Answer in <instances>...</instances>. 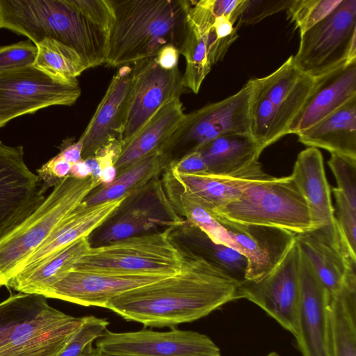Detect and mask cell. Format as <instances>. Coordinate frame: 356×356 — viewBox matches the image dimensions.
I'll return each instance as SVG.
<instances>
[{
    "instance_id": "cell-1",
    "label": "cell",
    "mask_w": 356,
    "mask_h": 356,
    "mask_svg": "<svg viewBox=\"0 0 356 356\" xmlns=\"http://www.w3.org/2000/svg\"><path fill=\"white\" fill-rule=\"evenodd\" d=\"M238 285L191 251L177 273L124 292L111 298L105 308L146 327H174L239 299Z\"/></svg>"
},
{
    "instance_id": "cell-2",
    "label": "cell",
    "mask_w": 356,
    "mask_h": 356,
    "mask_svg": "<svg viewBox=\"0 0 356 356\" xmlns=\"http://www.w3.org/2000/svg\"><path fill=\"white\" fill-rule=\"evenodd\" d=\"M113 21L110 0H0V29L35 45L47 38L59 41L88 69L105 63Z\"/></svg>"
},
{
    "instance_id": "cell-3",
    "label": "cell",
    "mask_w": 356,
    "mask_h": 356,
    "mask_svg": "<svg viewBox=\"0 0 356 356\" xmlns=\"http://www.w3.org/2000/svg\"><path fill=\"white\" fill-rule=\"evenodd\" d=\"M113 21L104 65L117 67L154 57L168 44L179 49L187 0H110Z\"/></svg>"
},
{
    "instance_id": "cell-4",
    "label": "cell",
    "mask_w": 356,
    "mask_h": 356,
    "mask_svg": "<svg viewBox=\"0 0 356 356\" xmlns=\"http://www.w3.org/2000/svg\"><path fill=\"white\" fill-rule=\"evenodd\" d=\"M99 179L66 177L26 219L0 236V288L7 287L32 254L97 188Z\"/></svg>"
},
{
    "instance_id": "cell-5",
    "label": "cell",
    "mask_w": 356,
    "mask_h": 356,
    "mask_svg": "<svg viewBox=\"0 0 356 356\" xmlns=\"http://www.w3.org/2000/svg\"><path fill=\"white\" fill-rule=\"evenodd\" d=\"M315 81L295 66L292 56L266 76L250 79V134L262 150L288 134Z\"/></svg>"
},
{
    "instance_id": "cell-6",
    "label": "cell",
    "mask_w": 356,
    "mask_h": 356,
    "mask_svg": "<svg viewBox=\"0 0 356 356\" xmlns=\"http://www.w3.org/2000/svg\"><path fill=\"white\" fill-rule=\"evenodd\" d=\"M232 222L277 227L295 234L312 229L309 207L292 175L248 187L235 200L211 213Z\"/></svg>"
},
{
    "instance_id": "cell-7",
    "label": "cell",
    "mask_w": 356,
    "mask_h": 356,
    "mask_svg": "<svg viewBox=\"0 0 356 356\" xmlns=\"http://www.w3.org/2000/svg\"><path fill=\"white\" fill-rule=\"evenodd\" d=\"M173 227L162 232L134 236L92 247L74 268L131 273L172 275L177 273L190 252L173 241Z\"/></svg>"
},
{
    "instance_id": "cell-8",
    "label": "cell",
    "mask_w": 356,
    "mask_h": 356,
    "mask_svg": "<svg viewBox=\"0 0 356 356\" xmlns=\"http://www.w3.org/2000/svg\"><path fill=\"white\" fill-rule=\"evenodd\" d=\"M250 80L236 93L186 113L165 143L161 155L170 163L229 134H250Z\"/></svg>"
},
{
    "instance_id": "cell-9",
    "label": "cell",
    "mask_w": 356,
    "mask_h": 356,
    "mask_svg": "<svg viewBox=\"0 0 356 356\" xmlns=\"http://www.w3.org/2000/svg\"><path fill=\"white\" fill-rule=\"evenodd\" d=\"M295 66L316 79L356 60V0H341L323 20L300 34Z\"/></svg>"
},
{
    "instance_id": "cell-10",
    "label": "cell",
    "mask_w": 356,
    "mask_h": 356,
    "mask_svg": "<svg viewBox=\"0 0 356 356\" xmlns=\"http://www.w3.org/2000/svg\"><path fill=\"white\" fill-rule=\"evenodd\" d=\"M81 93L77 79H65L34 65L0 73V128L11 120L52 106H71Z\"/></svg>"
},
{
    "instance_id": "cell-11",
    "label": "cell",
    "mask_w": 356,
    "mask_h": 356,
    "mask_svg": "<svg viewBox=\"0 0 356 356\" xmlns=\"http://www.w3.org/2000/svg\"><path fill=\"white\" fill-rule=\"evenodd\" d=\"M95 345L102 356H220V349L207 335L175 328L167 332L106 330Z\"/></svg>"
},
{
    "instance_id": "cell-12",
    "label": "cell",
    "mask_w": 356,
    "mask_h": 356,
    "mask_svg": "<svg viewBox=\"0 0 356 356\" xmlns=\"http://www.w3.org/2000/svg\"><path fill=\"white\" fill-rule=\"evenodd\" d=\"M300 261V250L295 242L270 274L257 282L245 280L238 287L239 299L258 305L295 338L299 333Z\"/></svg>"
},
{
    "instance_id": "cell-13",
    "label": "cell",
    "mask_w": 356,
    "mask_h": 356,
    "mask_svg": "<svg viewBox=\"0 0 356 356\" xmlns=\"http://www.w3.org/2000/svg\"><path fill=\"white\" fill-rule=\"evenodd\" d=\"M83 320L52 307L44 298L0 343V356H59Z\"/></svg>"
},
{
    "instance_id": "cell-14",
    "label": "cell",
    "mask_w": 356,
    "mask_h": 356,
    "mask_svg": "<svg viewBox=\"0 0 356 356\" xmlns=\"http://www.w3.org/2000/svg\"><path fill=\"white\" fill-rule=\"evenodd\" d=\"M178 67L161 68L155 57L134 63L131 88L122 145L134 136L168 101L189 92Z\"/></svg>"
},
{
    "instance_id": "cell-15",
    "label": "cell",
    "mask_w": 356,
    "mask_h": 356,
    "mask_svg": "<svg viewBox=\"0 0 356 356\" xmlns=\"http://www.w3.org/2000/svg\"><path fill=\"white\" fill-rule=\"evenodd\" d=\"M38 176L29 168L23 146L0 140V236L19 224L45 200Z\"/></svg>"
},
{
    "instance_id": "cell-16",
    "label": "cell",
    "mask_w": 356,
    "mask_h": 356,
    "mask_svg": "<svg viewBox=\"0 0 356 356\" xmlns=\"http://www.w3.org/2000/svg\"><path fill=\"white\" fill-rule=\"evenodd\" d=\"M168 276L170 275L73 268L62 280L49 287L40 296L85 307L105 308L111 298Z\"/></svg>"
},
{
    "instance_id": "cell-17",
    "label": "cell",
    "mask_w": 356,
    "mask_h": 356,
    "mask_svg": "<svg viewBox=\"0 0 356 356\" xmlns=\"http://www.w3.org/2000/svg\"><path fill=\"white\" fill-rule=\"evenodd\" d=\"M215 218L228 232L233 248L246 258L247 281L257 282L270 274L295 243L296 234L285 229Z\"/></svg>"
},
{
    "instance_id": "cell-18",
    "label": "cell",
    "mask_w": 356,
    "mask_h": 356,
    "mask_svg": "<svg viewBox=\"0 0 356 356\" xmlns=\"http://www.w3.org/2000/svg\"><path fill=\"white\" fill-rule=\"evenodd\" d=\"M295 242L329 296L338 293L348 273L356 268V255L350 250L336 221L296 234Z\"/></svg>"
},
{
    "instance_id": "cell-19",
    "label": "cell",
    "mask_w": 356,
    "mask_h": 356,
    "mask_svg": "<svg viewBox=\"0 0 356 356\" xmlns=\"http://www.w3.org/2000/svg\"><path fill=\"white\" fill-rule=\"evenodd\" d=\"M165 173L181 192L209 213L237 199L251 184L270 177L259 161L230 175L207 172L184 174L176 172L169 165Z\"/></svg>"
},
{
    "instance_id": "cell-20",
    "label": "cell",
    "mask_w": 356,
    "mask_h": 356,
    "mask_svg": "<svg viewBox=\"0 0 356 356\" xmlns=\"http://www.w3.org/2000/svg\"><path fill=\"white\" fill-rule=\"evenodd\" d=\"M132 67L121 66L112 77L107 90L80 137L82 159L93 156L115 140L122 142L127 118Z\"/></svg>"
},
{
    "instance_id": "cell-21",
    "label": "cell",
    "mask_w": 356,
    "mask_h": 356,
    "mask_svg": "<svg viewBox=\"0 0 356 356\" xmlns=\"http://www.w3.org/2000/svg\"><path fill=\"white\" fill-rule=\"evenodd\" d=\"M299 333L296 338L302 356H330L327 293L311 264L300 252Z\"/></svg>"
},
{
    "instance_id": "cell-22",
    "label": "cell",
    "mask_w": 356,
    "mask_h": 356,
    "mask_svg": "<svg viewBox=\"0 0 356 356\" xmlns=\"http://www.w3.org/2000/svg\"><path fill=\"white\" fill-rule=\"evenodd\" d=\"M315 80L309 96L289 124L288 134L307 129L356 96V60Z\"/></svg>"
},
{
    "instance_id": "cell-23",
    "label": "cell",
    "mask_w": 356,
    "mask_h": 356,
    "mask_svg": "<svg viewBox=\"0 0 356 356\" xmlns=\"http://www.w3.org/2000/svg\"><path fill=\"white\" fill-rule=\"evenodd\" d=\"M130 195L77 207L32 254L19 274L27 273L78 239L89 235L112 217ZM17 276V275H16Z\"/></svg>"
},
{
    "instance_id": "cell-24",
    "label": "cell",
    "mask_w": 356,
    "mask_h": 356,
    "mask_svg": "<svg viewBox=\"0 0 356 356\" xmlns=\"http://www.w3.org/2000/svg\"><path fill=\"white\" fill-rule=\"evenodd\" d=\"M185 115L180 98L170 99L160 107L134 136L122 145L115 163L117 175L140 160L161 155L165 143Z\"/></svg>"
},
{
    "instance_id": "cell-25",
    "label": "cell",
    "mask_w": 356,
    "mask_h": 356,
    "mask_svg": "<svg viewBox=\"0 0 356 356\" xmlns=\"http://www.w3.org/2000/svg\"><path fill=\"white\" fill-rule=\"evenodd\" d=\"M291 175L307 201L312 229L334 223V209L321 152L315 147L300 152Z\"/></svg>"
},
{
    "instance_id": "cell-26",
    "label": "cell",
    "mask_w": 356,
    "mask_h": 356,
    "mask_svg": "<svg viewBox=\"0 0 356 356\" xmlns=\"http://www.w3.org/2000/svg\"><path fill=\"white\" fill-rule=\"evenodd\" d=\"M297 135L309 147L356 158V96Z\"/></svg>"
},
{
    "instance_id": "cell-27",
    "label": "cell",
    "mask_w": 356,
    "mask_h": 356,
    "mask_svg": "<svg viewBox=\"0 0 356 356\" xmlns=\"http://www.w3.org/2000/svg\"><path fill=\"white\" fill-rule=\"evenodd\" d=\"M356 269L346 275L341 289L327 294L330 356H356Z\"/></svg>"
},
{
    "instance_id": "cell-28",
    "label": "cell",
    "mask_w": 356,
    "mask_h": 356,
    "mask_svg": "<svg viewBox=\"0 0 356 356\" xmlns=\"http://www.w3.org/2000/svg\"><path fill=\"white\" fill-rule=\"evenodd\" d=\"M197 151L206 162L207 172L217 175L236 173L258 161L263 152L249 133L219 136Z\"/></svg>"
},
{
    "instance_id": "cell-29",
    "label": "cell",
    "mask_w": 356,
    "mask_h": 356,
    "mask_svg": "<svg viewBox=\"0 0 356 356\" xmlns=\"http://www.w3.org/2000/svg\"><path fill=\"white\" fill-rule=\"evenodd\" d=\"M90 248L88 236L82 237L44 261L31 271L17 275L7 288L19 293L40 296L71 271Z\"/></svg>"
},
{
    "instance_id": "cell-30",
    "label": "cell",
    "mask_w": 356,
    "mask_h": 356,
    "mask_svg": "<svg viewBox=\"0 0 356 356\" xmlns=\"http://www.w3.org/2000/svg\"><path fill=\"white\" fill-rule=\"evenodd\" d=\"M212 23L193 21L186 15L184 38L179 51L186 61L183 83L195 94L212 67L209 55V32Z\"/></svg>"
},
{
    "instance_id": "cell-31",
    "label": "cell",
    "mask_w": 356,
    "mask_h": 356,
    "mask_svg": "<svg viewBox=\"0 0 356 356\" xmlns=\"http://www.w3.org/2000/svg\"><path fill=\"white\" fill-rule=\"evenodd\" d=\"M166 159L156 154L140 160L118 173L114 180L91 193L83 201L92 205L131 195L147 184L168 165Z\"/></svg>"
},
{
    "instance_id": "cell-32",
    "label": "cell",
    "mask_w": 356,
    "mask_h": 356,
    "mask_svg": "<svg viewBox=\"0 0 356 356\" xmlns=\"http://www.w3.org/2000/svg\"><path fill=\"white\" fill-rule=\"evenodd\" d=\"M157 191L172 209L186 217L190 225L199 228L213 242L233 248L234 243L221 222L181 192L165 173Z\"/></svg>"
},
{
    "instance_id": "cell-33",
    "label": "cell",
    "mask_w": 356,
    "mask_h": 356,
    "mask_svg": "<svg viewBox=\"0 0 356 356\" xmlns=\"http://www.w3.org/2000/svg\"><path fill=\"white\" fill-rule=\"evenodd\" d=\"M36 47L38 53L33 65L51 75L75 79L88 69L74 49L59 41L47 38Z\"/></svg>"
},
{
    "instance_id": "cell-34",
    "label": "cell",
    "mask_w": 356,
    "mask_h": 356,
    "mask_svg": "<svg viewBox=\"0 0 356 356\" xmlns=\"http://www.w3.org/2000/svg\"><path fill=\"white\" fill-rule=\"evenodd\" d=\"M46 298L36 294H10L0 302V343L15 327L27 318Z\"/></svg>"
},
{
    "instance_id": "cell-35",
    "label": "cell",
    "mask_w": 356,
    "mask_h": 356,
    "mask_svg": "<svg viewBox=\"0 0 356 356\" xmlns=\"http://www.w3.org/2000/svg\"><path fill=\"white\" fill-rule=\"evenodd\" d=\"M147 209L134 208L121 216L100 235L99 240L108 243L135 236L154 226L157 219Z\"/></svg>"
},
{
    "instance_id": "cell-36",
    "label": "cell",
    "mask_w": 356,
    "mask_h": 356,
    "mask_svg": "<svg viewBox=\"0 0 356 356\" xmlns=\"http://www.w3.org/2000/svg\"><path fill=\"white\" fill-rule=\"evenodd\" d=\"M341 0H292L287 14L296 23L300 34L327 16Z\"/></svg>"
},
{
    "instance_id": "cell-37",
    "label": "cell",
    "mask_w": 356,
    "mask_h": 356,
    "mask_svg": "<svg viewBox=\"0 0 356 356\" xmlns=\"http://www.w3.org/2000/svg\"><path fill=\"white\" fill-rule=\"evenodd\" d=\"M108 325L109 322L106 318L84 316L83 323L59 356H79L104 334Z\"/></svg>"
},
{
    "instance_id": "cell-38",
    "label": "cell",
    "mask_w": 356,
    "mask_h": 356,
    "mask_svg": "<svg viewBox=\"0 0 356 356\" xmlns=\"http://www.w3.org/2000/svg\"><path fill=\"white\" fill-rule=\"evenodd\" d=\"M327 163L336 179L337 188L356 208V158L331 154Z\"/></svg>"
},
{
    "instance_id": "cell-39",
    "label": "cell",
    "mask_w": 356,
    "mask_h": 356,
    "mask_svg": "<svg viewBox=\"0 0 356 356\" xmlns=\"http://www.w3.org/2000/svg\"><path fill=\"white\" fill-rule=\"evenodd\" d=\"M38 49L30 40L0 47V73L33 65Z\"/></svg>"
},
{
    "instance_id": "cell-40",
    "label": "cell",
    "mask_w": 356,
    "mask_h": 356,
    "mask_svg": "<svg viewBox=\"0 0 356 356\" xmlns=\"http://www.w3.org/2000/svg\"><path fill=\"white\" fill-rule=\"evenodd\" d=\"M332 191L336 201L335 221L350 250L356 255V208L337 188Z\"/></svg>"
},
{
    "instance_id": "cell-41",
    "label": "cell",
    "mask_w": 356,
    "mask_h": 356,
    "mask_svg": "<svg viewBox=\"0 0 356 356\" xmlns=\"http://www.w3.org/2000/svg\"><path fill=\"white\" fill-rule=\"evenodd\" d=\"M292 0H244L238 23L252 24L280 11L287 10Z\"/></svg>"
},
{
    "instance_id": "cell-42",
    "label": "cell",
    "mask_w": 356,
    "mask_h": 356,
    "mask_svg": "<svg viewBox=\"0 0 356 356\" xmlns=\"http://www.w3.org/2000/svg\"><path fill=\"white\" fill-rule=\"evenodd\" d=\"M177 172L197 174L207 172V165L199 151L188 154L168 165Z\"/></svg>"
},
{
    "instance_id": "cell-43",
    "label": "cell",
    "mask_w": 356,
    "mask_h": 356,
    "mask_svg": "<svg viewBox=\"0 0 356 356\" xmlns=\"http://www.w3.org/2000/svg\"><path fill=\"white\" fill-rule=\"evenodd\" d=\"M179 54L178 48L168 44L161 47L154 57L161 68L170 70L177 67Z\"/></svg>"
},
{
    "instance_id": "cell-44",
    "label": "cell",
    "mask_w": 356,
    "mask_h": 356,
    "mask_svg": "<svg viewBox=\"0 0 356 356\" xmlns=\"http://www.w3.org/2000/svg\"><path fill=\"white\" fill-rule=\"evenodd\" d=\"M82 149L83 140L80 138L76 143L63 145V147L58 154L67 162L73 165L82 159Z\"/></svg>"
},
{
    "instance_id": "cell-45",
    "label": "cell",
    "mask_w": 356,
    "mask_h": 356,
    "mask_svg": "<svg viewBox=\"0 0 356 356\" xmlns=\"http://www.w3.org/2000/svg\"><path fill=\"white\" fill-rule=\"evenodd\" d=\"M69 176L75 179H86L91 176V171L85 160L82 159L72 165Z\"/></svg>"
},
{
    "instance_id": "cell-46",
    "label": "cell",
    "mask_w": 356,
    "mask_h": 356,
    "mask_svg": "<svg viewBox=\"0 0 356 356\" xmlns=\"http://www.w3.org/2000/svg\"><path fill=\"white\" fill-rule=\"evenodd\" d=\"M79 356H102L99 353L97 350L95 348L92 346V345L89 346L81 355Z\"/></svg>"
},
{
    "instance_id": "cell-47",
    "label": "cell",
    "mask_w": 356,
    "mask_h": 356,
    "mask_svg": "<svg viewBox=\"0 0 356 356\" xmlns=\"http://www.w3.org/2000/svg\"><path fill=\"white\" fill-rule=\"evenodd\" d=\"M266 356H280V355L276 352H271Z\"/></svg>"
}]
</instances>
